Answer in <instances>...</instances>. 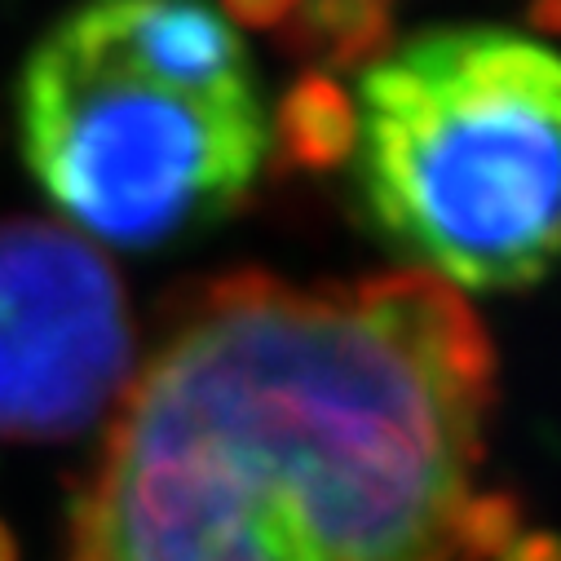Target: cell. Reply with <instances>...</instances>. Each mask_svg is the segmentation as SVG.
<instances>
[{
    "instance_id": "obj_6",
    "label": "cell",
    "mask_w": 561,
    "mask_h": 561,
    "mask_svg": "<svg viewBox=\"0 0 561 561\" xmlns=\"http://www.w3.org/2000/svg\"><path fill=\"white\" fill-rule=\"evenodd\" d=\"M274 41L306 71H367L393 49V14L385 0H301Z\"/></svg>"
},
{
    "instance_id": "obj_4",
    "label": "cell",
    "mask_w": 561,
    "mask_h": 561,
    "mask_svg": "<svg viewBox=\"0 0 561 561\" xmlns=\"http://www.w3.org/2000/svg\"><path fill=\"white\" fill-rule=\"evenodd\" d=\"M133 367L137 328L111 256L67 221L0 217V438L89 434Z\"/></svg>"
},
{
    "instance_id": "obj_7",
    "label": "cell",
    "mask_w": 561,
    "mask_h": 561,
    "mask_svg": "<svg viewBox=\"0 0 561 561\" xmlns=\"http://www.w3.org/2000/svg\"><path fill=\"white\" fill-rule=\"evenodd\" d=\"M522 535V500L508 491L465 495L456 526H451V557L456 561H495Z\"/></svg>"
},
{
    "instance_id": "obj_8",
    "label": "cell",
    "mask_w": 561,
    "mask_h": 561,
    "mask_svg": "<svg viewBox=\"0 0 561 561\" xmlns=\"http://www.w3.org/2000/svg\"><path fill=\"white\" fill-rule=\"evenodd\" d=\"M301 0H217V14L239 32H278Z\"/></svg>"
},
{
    "instance_id": "obj_2",
    "label": "cell",
    "mask_w": 561,
    "mask_h": 561,
    "mask_svg": "<svg viewBox=\"0 0 561 561\" xmlns=\"http://www.w3.org/2000/svg\"><path fill=\"white\" fill-rule=\"evenodd\" d=\"M19 142L58 213L115 248H164L252 195L256 67L208 0H84L27 58Z\"/></svg>"
},
{
    "instance_id": "obj_12",
    "label": "cell",
    "mask_w": 561,
    "mask_h": 561,
    "mask_svg": "<svg viewBox=\"0 0 561 561\" xmlns=\"http://www.w3.org/2000/svg\"><path fill=\"white\" fill-rule=\"evenodd\" d=\"M385 5H389V0H385Z\"/></svg>"
},
{
    "instance_id": "obj_3",
    "label": "cell",
    "mask_w": 561,
    "mask_h": 561,
    "mask_svg": "<svg viewBox=\"0 0 561 561\" xmlns=\"http://www.w3.org/2000/svg\"><path fill=\"white\" fill-rule=\"evenodd\" d=\"M557 98L548 45L451 27L363 76L358 191L376 230L434 278L526 293L557 252Z\"/></svg>"
},
{
    "instance_id": "obj_1",
    "label": "cell",
    "mask_w": 561,
    "mask_h": 561,
    "mask_svg": "<svg viewBox=\"0 0 561 561\" xmlns=\"http://www.w3.org/2000/svg\"><path fill=\"white\" fill-rule=\"evenodd\" d=\"M495 407V341L430 270L204 278L115 402L67 561H456Z\"/></svg>"
},
{
    "instance_id": "obj_9",
    "label": "cell",
    "mask_w": 561,
    "mask_h": 561,
    "mask_svg": "<svg viewBox=\"0 0 561 561\" xmlns=\"http://www.w3.org/2000/svg\"><path fill=\"white\" fill-rule=\"evenodd\" d=\"M495 561H557V539L548 530H530V535H517Z\"/></svg>"
},
{
    "instance_id": "obj_10",
    "label": "cell",
    "mask_w": 561,
    "mask_h": 561,
    "mask_svg": "<svg viewBox=\"0 0 561 561\" xmlns=\"http://www.w3.org/2000/svg\"><path fill=\"white\" fill-rule=\"evenodd\" d=\"M530 23H535L539 32H557V23H561V5H557V0H535Z\"/></svg>"
},
{
    "instance_id": "obj_11",
    "label": "cell",
    "mask_w": 561,
    "mask_h": 561,
    "mask_svg": "<svg viewBox=\"0 0 561 561\" xmlns=\"http://www.w3.org/2000/svg\"><path fill=\"white\" fill-rule=\"evenodd\" d=\"M0 561H19V539L5 522H0Z\"/></svg>"
},
{
    "instance_id": "obj_5",
    "label": "cell",
    "mask_w": 561,
    "mask_h": 561,
    "mask_svg": "<svg viewBox=\"0 0 561 561\" xmlns=\"http://www.w3.org/2000/svg\"><path fill=\"white\" fill-rule=\"evenodd\" d=\"M358 151V102L328 71H301L274 102L265 156L278 178H323Z\"/></svg>"
}]
</instances>
